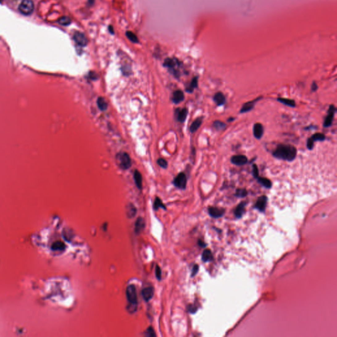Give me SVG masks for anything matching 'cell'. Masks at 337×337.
I'll return each mask as SVG.
<instances>
[{"label":"cell","instance_id":"4fadbf2b","mask_svg":"<svg viewBox=\"0 0 337 337\" xmlns=\"http://www.w3.org/2000/svg\"><path fill=\"white\" fill-rule=\"evenodd\" d=\"M154 294V289L152 286H148L144 289L142 291V295L144 300L146 302L150 301Z\"/></svg>","mask_w":337,"mask_h":337},{"label":"cell","instance_id":"d4e9b609","mask_svg":"<svg viewBox=\"0 0 337 337\" xmlns=\"http://www.w3.org/2000/svg\"><path fill=\"white\" fill-rule=\"evenodd\" d=\"M202 261H204V262L210 261L211 260H213V255H212L211 252L209 249L205 250L204 251V252H203V254H202Z\"/></svg>","mask_w":337,"mask_h":337},{"label":"cell","instance_id":"60d3db41","mask_svg":"<svg viewBox=\"0 0 337 337\" xmlns=\"http://www.w3.org/2000/svg\"><path fill=\"white\" fill-rule=\"evenodd\" d=\"M188 311H189L190 313H191V314H194L195 312L197 311V308H196L194 306L190 305L188 307Z\"/></svg>","mask_w":337,"mask_h":337},{"label":"cell","instance_id":"ba28073f","mask_svg":"<svg viewBox=\"0 0 337 337\" xmlns=\"http://www.w3.org/2000/svg\"><path fill=\"white\" fill-rule=\"evenodd\" d=\"M73 39L77 44L82 47L86 46L88 44V40L86 36L80 32H76L74 34Z\"/></svg>","mask_w":337,"mask_h":337},{"label":"cell","instance_id":"8992f818","mask_svg":"<svg viewBox=\"0 0 337 337\" xmlns=\"http://www.w3.org/2000/svg\"><path fill=\"white\" fill-rule=\"evenodd\" d=\"M186 183H187V178L186 176L184 173H180L175 178L174 181H173V184L174 185L180 189L184 190L186 187Z\"/></svg>","mask_w":337,"mask_h":337},{"label":"cell","instance_id":"3957f363","mask_svg":"<svg viewBox=\"0 0 337 337\" xmlns=\"http://www.w3.org/2000/svg\"><path fill=\"white\" fill-rule=\"evenodd\" d=\"M116 160L119 166L123 170H127L131 167V159L126 152H120L117 154Z\"/></svg>","mask_w":337,"mask_h":337},{"label":"cell","instance_id":"6da1fadb","mask_svg":"<svg viewBox=\"0 0 337 337\" xmlns=\"http://www.w3.org/2000/svg\"><path fill=\"white\" fill-rule=\"evenodd\" d=\"M297 154L296 148L289 144H280L273 152V156L277 159L288 161H293Z\"/></svg>","mask_w":337,"mask_h":337},{"label":"cell","instance_id":"2e32d148","mask_svg":"<svg viewBox=\"0 0 337 337\" xmlns=\"http://www.w3.org/2000/svg\"><path fill=\"white\" fill-rule=\"evenodd\" d=\"M145 228V221L142 217H138L136 223L135 227V232L136 234H140V232L144 229Z\"/></svg>","mask_w":337,"mask_h":337},{"label":"cell","instance_id":"ee69618b","mask_svg":"<svg viewBox=\"0 0 337 337\" xmlns=\"http://www.w3.org/2000/svg\"><path fill=\"white\" fill-rule=\"evenodd\" d=\"M109 31H110V32L111 34H114V29H113V27L110 26V27H109Z\"/></svg>","mask_w":337,"mask_h":337},{"label":"cell","instance_id":"f6af8a7d","mask_svg":"<svg viewBox=\"0 0 337 337\" xmlns=\"http://www.w3.org/2000/svg\"><path fill=\"white\" fill-rule=\"evenodd\" d=\"M94 2V0H88V5L89 6H92Z\"/></svg>","mask_w":337,"mask_h":337},{"label":"cell","instance_id":"7c38bea8","mask_svg":"<svg viewBox=\"0 0 337 337\" xmlns=\"http://www.w3.org/2000/svg\"><path fill=\"white\" fill-rule=\"evenodd\" d=\"M208 213L211 217L214 218H219L223 216L225 213V210L222 208H218L215 207H210L208 209Z\"/></svg>","mask_w":337,"mask_h":337},{"label":"cell","instance_id":"f35d334b","mask_svg":"<svg viewBox=\"0 0 337 337\" xmlns=\"http://www.w3.org/2000/svg\"><path fill=\"white\" fill-rule=\"evenodd\" d=\"M88 77L89 78H90V80L95 81V80H96V79L98 78V75H97V74H96V73H94V72H90V73H89Z\"/></svg>","mask_w":337,"mask_h":337},{"label":"cell","instance_id":"83f0119b","mask_svg":"<svg viewBox=\"0 0 337 337\" xmlns=\"http://www.w3.org/2000/svg\"><path fill=\"white\" fill-rule=\"evenodd\" d=\"M159 208H163V210H166V207L163 204L161 200L158 197H156L154 204H153V209H154V210H157Z\"/></svg>","mask_w":337,"mask_h":337},{"label":"cell","instance_id":"7bdbcfd3","mask_svg":"<svg viewBox=\"0 0 337 337\" xmlns=\"http://www.w3.org/2000/svg\"><path fill=\"white\" fill-rule=\"evenodd\" d=\"M198 244H199V245H200V246H202V247H206V246L205 244L203 243V242L201 241V240H199V242H198Z\"/></svg>","mask_w":337,"mask_h":337},{"label":"cell","instance_id":"f1b7e54d","mask_svg":"<svg viewBox=\"0 0 337 337\" xmlns=\"http://www.w3.org/2000/svg\"><path fill=\"white\" fill-rule=\"evenodd\" d=\"M213 126H214V127L215 128L216 130L221 131V130L225 129V128H226V124H225L224 123H223V122H221L220 121H215L214 122Z\"/></svg>","mask_w":337,"mask_h":337},{"label":"cell","instance_id":"9c48e42d","mask_svg":"<svg viewBox=\"0 0 337 337\" xmlns=\"http://www.w3.org/2000/svg\"><path fill=\"white\" fill-rule=\"evenodd\" d=\"M231 161L235 165L242 166L248 163V158L244 155H236L231 158Z\"/></svg>","mask_w":337,"mask_h":337},{"label":"cell","instance_id":"b9f144b4","mask_svg":"<svg viewBox=\"0 0 337 337\" xmlns=\"http://www.w3.org/2000/svg\"><path fill=\"white\" fill-rule=\"evenodd\" d=\"M318 84H317L315 82H314L311 84V90L313 92H315L316 90H318Z\"/></svg>","mask_w":337,"mask_h":337},{"label":"cell","instance_id":"d590c367","mask_svg":"<svg viewBox=\"0 0 337 337\" xmlns=\"http://www.w3.org/2000/svg\"><path fill=\"white\" fill-rule=\"evenodd\" d=\"M252 173H253V175H254V177L256 178H257L260 176H259V171H258V168H257V165L256 164H254L252 166Z\"/></svg>","mask_w":337,"mask_h":337},{"label":"cell","instance_id":"8d00e7d4","mask_svg":"<svg viewBox=\"0 0 337 337\" xmlns=\"http://www.w3.org/2000/svg\"><path fill=\"white\" fill-rule=\"evenodd\" d=\"M314 147V141L311 138H308V141H307V148H308L310 150H313Z\"/></svg>","mask_w":337,"mask_h":337},{"label":"cell","instance_id":"d6a6232c","mask_svg":"<svg viewBox=\"0 0 337 337\" xmlns=\"http://www.w3.org/2000/svg\"><path fill=\"white\" fill-rule=\"evenodd\" d=\"M248 194V192L246 189H242V188H239L236 190L235 196L239 198H244L246 197Z\"/></svg>","mask_w":337,"mask_h":337},{"label":"cell","instance_id":"4316f807","mask_svg":"<svg viewBox=\"0 0 337 337\" xmlns=\"http://www.w3.org/2000/svg\"><path fill=\"white\" fill-rule=\"evenodd\" d=\"M257 181H258L259 183H260V184L264 186V187L267 188H271V186H272V183L271 182L270 180L267 179V178H263V177H259L258 178H257Z\"/></svg>","mask_w":337,"mask_h":337},{"label":"cell","instance_id":"8fae6325","mask_svg":"<svg viewBox=\"0 0 337 337\" xmlns=\"http://www.w3.org/2000/svg\"><path fill=\"white\" fill-rule=\"evenodd\" d=\"M261 98H262V97H259V98L255 99V100H254L248 102H246V103H244V105L242 106L241 110L240 111V113H246V112L250 111L254 109V106L256 105V103L258 101H260Z\"/></svg>","mask_w":337,"mask_h":337},{"label":"cell","instance_id":"4dcf8cb0","mask_svg":"<svg viewBox=\"0 0 337 337\" xmlns=\"http://www.w3.org/2000/svg\"><path fill=\"white\" fill-rule=\"evenodd\" d=\"M313 140L315 141H324L325 140V136L322 133H315L311 137Z\"/></svg>","mask_w":337,"mask_h":337},{"label":"cell","instance_id":"836d02e7","mask_svg":"<svg viewBox=\"0 0 337 337\" xmlns=\"http://www.w3.org/2000/svg\"><path fill=\"white\" fill-rule=\"evenodd\" d=\"M157 164L159 165L161 167L163 168H166L167 167L168 163L165 160L163 159V158H160V159H158L157 160Z\"/></svg>","mask_w":337,"mask_h":337},{"label":"cell","instance_id":"52a82bcc","mask_svg":"<svg viewBox=\"0 0 337 337\" xmlns=\"http://www.w3.org/2000/svg\"><path fill=\"white\" fill-rule=\"evenodd\" d=\"M336 111V109L334 105H331L329 106V110L328 111V115L325 117V119L323 123L325 127H329L331 126L332 123L333 121V118L335 116V113Z\"/></svg>","mask_w":337,"mask_h":337},{"label":"cell","instance_id":"30bf717a","mask_svg":"<svg viewBox=\"0 0 337 337\" xmlns=\"http://www.w3.org/2000/svg\"><path fill=\"white\" fill-rule=\"evenodd\" d=\"M267 204V197L265 196H260L257 199L256 203L255 204L254 207L260 212H264Z\"/></svg>","mask_w":337,"mask_h":337},{"label":"cell","instance_id":"1f68e13d","mask_svg":"<svg viewBox=\"0 0 337 337\" xmlns=\"http://www.w3.org/2000/svg\"><path fill=\"white\" fill-rule=\"evenodd\" d=\"M59 23L63 26H67L69 24H70L71 23V19L68 17H63L60 19L59 20Z\"/></svg>","mask_w":337,"mask_h":337},{"label":"cell","instance_id":"9a60e30c","mask_svg":"<svg viewBox=\"0 0 337 337\" xmlns=\"http://www.w3.org/2000/svg\"><path fill=\"white\" fill-rule=\"evenodd\" d=\"M253 131H254V135L255 138L260 140L264 135V127H263L261 123H256L254 125Z\"/></svg>","mask_w":337,"mask_h":337},{"label":"cell","instance_id":"7dc6e473","mask_svg":"<svg viewBox=\"0 0 337 337\" xmlns=\"http://www.w3.org/2000/svg\"><path fill=\"white\" fill-rule=\"evenodd\" d=\"M2 1H3V0H0V3H1Z\"/></svg>","mask_w":337,"mask_h":337},{"label":"cell","instance_id":"7402d4cb","mask_svg":"<svg viewBox=\"0 0 337 337\" xmlns=\"http://www.w3.org/2000/svg\"><path fill=\"white\" fill-rule=\"evenodd\" d=\"M277 101L279 102L280 103H281L282 104H284V105H285V106H289V107H296V103L293 100L278 98H277Z\"/></svg>","mask_w":337,"mask_h":337},{"label":"cell","instance_id":"e575fe53","mask_svg":"<svg viewBox=\"0 0 337 337\" xmlns=\"http://www.w3.org/2000/svg\"><path fill=\"white\" fill-rule=\"evenodd\" d=\"M146 336H149V337H154L156 336L154 330H153V329L152 327H150L147 329L146 332Z\"/></svg>","mask_w":337,"mask_h":337},{"label":"cell","instance_id":"277c9868","mask_svg":"<svg viewBox=\"0 0 337 337\" xmlns=\"http://www.w3.org/2000/svg\"><path fill=\"white\" fill-rule=\"evenodd\" d=\"M163 65L168 68L175 77H179L180 73L178 68L180 67V62L178 61V59L175 58H167L165 60Z\"/></svg>","mask_w":337,"mask_h":337},{"label":"cell","instance_id":"cb8c5ba5","mask_svg":"<svg viewBox=\"0 0 337 337\" xmlns=\"http://www.w3.org/2000/svg\"><path fill=\"white\" fill-rule=\"evenodd\" d=\"M198 77H194L192 79L190 84L188 86V87L186 89V91L188 93H192L193 91L194 90V89L198 87Z\"/></svg>","mask_w":337,"mask_h":337},{"label":"cell","instance_id":"7a4b0ae2","mask_svg":"<svg viewBox=\"0 0 337 337\" xmlns=\"http://www.w3.org/2000/svg\"><path fill=\"white\" fill-rule=\"evenodd\" d=\"M127 298L128 302V310L131 313H134L136 311L138 307V297L136 290L135 285H128L126 290Z\"/></svg>","mask_w":337,"mask_h":337},{"label":"cell","instance_id":"74e56055","mask_svg":"<svg viewBox=\"0 0 337 337\" xmlns=\"http://www.w3.org/2000/svg\"><path fill=\"white\" fill-rule=\"evenodd\" d=\"M156 276L159 281L161 279V269L159 265H156Z\"/></svg>","mask_w":337,"mask_h":337},{"label":"cell","instance_id":"ffe728a7","mask_svg":"<svg viewBox=\"0 0 337 337\" xmlns=\"http://www.w3.org/2000/svg\"><path fill=\"white\" fill-rule=\"evenodd\" d=\"M134 179L138 189L141 190L142 188V177L141 173L138 170H136L134 173Z\"/></svg>","mask_w":337,"mask_h":337},{"label":"cell","instance_id":"f546056e","mask_svg":"<svg viewBox=\"0 0 337 337\" xmlns=\"http://www.w3.org/2000/svg\"><path fill=\"white\" fill-rule=\"evenodd\" d=\"M126 36L128 38V39L129 40H131L132 42H133V43H138V39L136 35L135 34H134L132 32L127 31L126 32Z\"/></svg>","mask_w":337,"mask_h":337},{"label":"cell","instance_id":"e0dca14e","mask_svg":"<svg viewBox=\"0 0 337 337\" xmlns=\"http://www.w3.org/2000/svg\"><path fill=\"white\" fill-rule=\"evenodd\" d=\"M246 204L247 203L246 202H242L236 207V209L235 210V215L238 219H240V218L242 217V215L244 214Z\"/></svg>","mask_w":337,"mask_h":337},{"label":"cell","instance_id":"484cf974","mask_svg":"<svg viewBox=\"0 0 337 337\" xmlns=\"http://www.w3.org/2000/svg\"><path fill=\"white\" fill-rule=\"evenodd\" d=\"M136 214V209L135 206L132 204H129L127 207V214L130 218H132Z\"/></svg>","mask_w":337,"mask_h":337},{"label":"cell","instance_id":"d6986e66","mask_svg":"<svg viewBox=\"0 0 337 337\" xmlns=\"http://www.w3.org/2000/svg\"><path fill=\"white\" fill-rule=\"evenodd\" d=\"M203 121V117H198L197 118L195 121H193L192 125L190 127V131L192 133H194L198 131V128L200 127L202 125V123Z\"/></svg>","mask_w":337,"mask_h":337},{"label":"cell","instance_id":"5bb4252c","mask_svg":"<svg viewBox=\"0 0 337 337\" xmlns=\"http://www.w3.org/2000/svg\"><path fill=\"white\" fill-rule=\"evenodd\" d=\"M185 99V94L181 90H177L173 92V96H172V102L178 104L181 102H182Z\"/></svg>","mask_w":337,"mask_h":337},{"label":"cell","instance_id":"bcb514c9","mask_svg":"<svg viewBox=\"0 0 337 337\" xmlns=\"http://www.w3.org/2000/svg\"><path fill=\"white\" fill-rule=\"evenodd\" d=\"M234 120V118H230V119L228 120V121H233Z\"/></svg>","mask_w":337,"mask_h":337},{"label":"cell","instance_id":"ac0fdd59","mask_svg":"<svg viewBox=\"0 0 337 337\" xmlns=\"http://www.w3.org/2000/svg\"><path fill=\"white\" fill-rule=\"evenodd\" d=\"M214 100L218 106H223L226 102V98L224 94L221 92L216 93L214 96Z\"/></svg>","mask_w":337,"mask_h":337},{"label":"cell","instance_id":"44dd1931","mask_svg":"<svg viewBox=\"0 0 337 337\" xmlns=\"http://www.w3.org/2000/svg\"><path fill=\"white\" fill-rule=\"evenodd\" d=\"M187 115H188V110H187V109H186V108L182 109V110H179L178 111L177 120L179 122H181V123H183L186 120Z\"/></svg>","mask_w":337,"mask_h":337},{"label":"cell","instance_id":"5b68a950","mask_svg":"<svg viewBox=\"0 0 337 337\" xmlns=\"http://www.w3.org/2000/svg\"><path fill=\"white\" fill-rule=\"evenodd\" d=\"M34 9V3L32 0H23L19 6V11L24 15H30Z\"/></svg>","mask_w":337,"mask_h":337},{"label":"cell","instance_id":"ab89813d","mask_svg":"<svg viewBox=\"0 0 337 337\" xmlns=\"http://www.w3.org/2000/svg\"><path fill=\"white\" fill-rule=\"evenodd\" d=\"M198 271H199V266H198V265H194L192 268V277H194L198 273Z\"/></svg>","mask_w":337,"mask_h":337},{"label":"cell","instance_id":"603a6c76","mask_svg":"<svg viewBox=\"0 0 337 337\" xmlns=\"http://www.w3.org/2000/svg\"><path fill=\"white\" fill-rule=\"evenodd\" d=\"M97 105L99 107V109L101 111H106L107 109V103L106 102V101L105 100V99H104L102 97H100L98 98V100H97Z\"/></svg>","mask_w":337,"mask_h":337}]
</instances>
